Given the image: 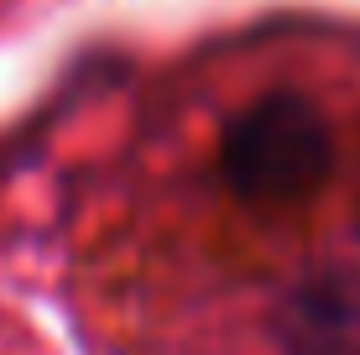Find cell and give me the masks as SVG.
<instances>
[{"instance_id": "1", "label": "cell", "mask_w": 360, "mask_h": 355, "mask_svg": "<svg viewBox=\"0 0 360 355\" xmlns=\"http://www.w3.org/2000/svg\"><path fill=\"white\" fill-rule=\"evenodd\" d=\"M219 178L245 209L288 214L329 188L334 178V126L308 94L266 89L240 105L219 131Z\"/></svg>"}, {"instance_id": "2", "label": "cell", "mask_w": 360, "mask_h": 355, "mask_svg": "<svg viewBox=\"0 0 360 355\" xmlns=\"http://www.w3.org/2000/svg\"><path fill=\"white\" fill-rule=\"evenodd\" d=\"M277 355H360V272L345 262L303 266L266 309Z\"/></svg>"}]
</instances>
